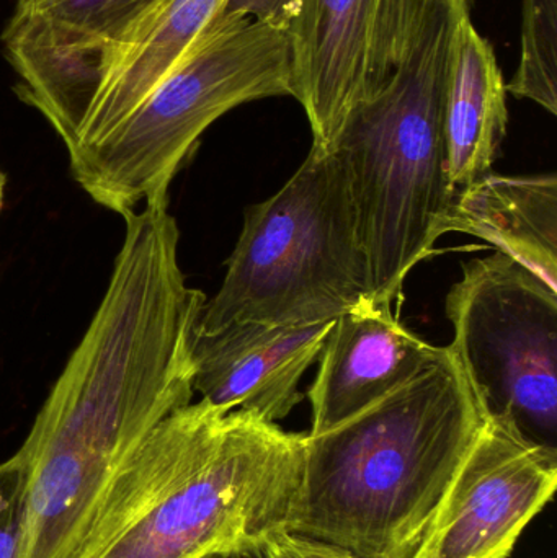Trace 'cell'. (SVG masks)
I'll list each match as a JSON object with an SVG mask.
<instances>
[{
	"mask_svg": "<svg viewBox=\"0 0 557 558\" xmlns=\"http://www.w3.org/2000/svg\"><path fill=\"white\" fill-rule=\"evenodd\" d=\"M198 558H274L265 543L239 544L228 549L215 550Z\"/></svg>",
	"mask_w": 557,
	"mask_h": 558,
	"instance_id": "ffe728a7",
	"label": "cell"
},
{
	"mask_svg": "<svg viewBox=\"0 0 557 558\" xmlns=\"http://www.w3.org/2000/svg\"><path fill=\"white\" fill-rule=\"evenodd\" d=\"M422 0H303L288 28L291 97L313 147L332 150L349 114L382 94Z\"/></svg>",
	"mask_w": 557,
	"mask_h": 558,
	"instance_id": "ba28073f",
	"label": "cell"
},
{
	"mask_svg": "<svg viewBox=\"0 0 557 558\" xmlns=\"http://www.w3.org/2000/svg\"><path fill=\"white\" fill-rule=\"evenodd\" d=\"M463 2L422 0L391 81L349 114L334 144L349 177L373 299L383 304L401 295L409 274L448 234L455 190L445 146V78Z\"/></svg>",
	"mask_w": 557,
	"mask_h": 558,
	"instance_id": "277c9868",
	"label": "cell"
},
{
	"mask_svg": "<svg viewBox=\"0 0 557 558\" xmlns=\"http://www.w3.org/2000/svg\"><path fill=\"white\" fill-rule=\"evenodd\" d=\"M447 232L483 239L557 292V177L487 173L455 192Z\"/></svg>",
	"mask_w": 557,
	"mask_h": 558,
	"instance_id": "9a60e30c",
	"label": "cell"
},
{
	"mask_svg": "<svg viewBox=\"0 0 557 558\" xmlns=\"http://www.w3.org/2000/svg\"><path fill=\"white\" fill-rule=\"evenodd\" d=\"M5 189H7V175L0 169V211L3 208V198H5Z\"/></svg>",
	"mask_w": 557,
	"mask_h": 558,
	"instance_id": "44dd1931",
	"label": "cell"
},
{
	"mask_svg": "<svg viewBox=\"0 0 557 558\" xmlns=\"http://www.w3.org/2000/svg\"><path fill=\"white\" fill-rule=\"evenodd\" d=\"M306 435L206 400L157 423L69 558H198L288 531Z\"/></svg>",
	"mask_w": 557,
	"mask_h": 558,
	"instance_id": "7a4b0ae2",
	"label": "cell"
},
{
	"mask_svg": "<svg viewBox=\"0 0 557 558\" xmlns=\"http://www.w3.org/2000/svg\"><path fill=\"white\" fill-rule=\"evenodd\" d=\"M164 0H19L2 33L20 100L77 143L111 49Z\"/></svg>",
	"mask_w": 557,
	"mask_h": 558,
	"instance_id": "9c48e42d",
	"label": "cell"
},
{
	"mask_svg": "<svg viewBox=\"0 0 557 558\" xmlns=\"http://www.w3.org/2000/svg\"><path fill=\"white\" fill-rule=\"evenodd\" d=\"M461 270L445 311L474 393L487 416L557 448V292L497 251Z\"/></svg>",
	"mask_w": 557,
	"mask_h": 558,
	"instance_id": "52a82bcc",
	"label": "cell"
},
{
	"mask_svg": "<svg viewBox=\"0 0 557 558\" xmlns=\"http://www.w3.org/2000/svg\"><path fill=\"white\" fill-rule=\"evenodd\" d=\"M303 0H228L226 10L239 15L252 16L271 28L288 32L300 15Z\"/></svg>",
	"mask_w": 557,
	"mask_h": 558,
	"instance_id": "d6986e66",
	"label": "cell"
},
{
	"mask_svg": "<svg viewBox=\"0 0 557 558\" xmlns=\"http://www.w3.org/2000/svg\"><path fill=\"white\" fill-rule=\"evenodd\" d=\"M391 305L370 295L334 320L307 390L310 435L329 432L375 405L421 373L440 350L409 330Z\"/></svg>",
	"mask_w": 557,
	"mask_h": 558,
	"instance_id": "7c38bea8",
	"label": "cell"
},
{
	"mask_svg": "<svg viewBox=\"0 0 557 558\" xmlns=\"http://www.w3.org/2000/svg\"><path fill=\"white\" fill-rule=\"evenodd\" d=\"M332 325L235 322L213 333L196 330L193 392L222 412L247 410L280 422L303 399L301 380Z\"/></svg>",
	"mask_w": 557,
	"mask_h": 558,
	"instance_id": "8fae6325",
	"label": "cell"
},
{
	"mask_svg": "<svg viewBox=\"0 0 557 558\" xmlns=\"http://www.w3.org/2000/svg\"><path fill=\"white\" fill-rule=\"evenodd\" d=\"M486 420L457 354L440 347L375 405L306 435L288 531L363 558H412Z\"/></svg>",
	"mask_w": 557,
	"mask_h": 558,
	"instance_id": "3957f363",
	"label": "cell"
},
{
	"mask_svg": "<svg viewBox=\"0 0 557 558\" xmlns=\"http://www.w3.org/2000/svg\"><path fill=\"white\" fill-rule=\"evenodd\" d=\"M23 485L25 474L19 456L0 462V558H19Z\"/></svg>",
	"mask_w": 557,
	"mask_h": 558,
	"instance_id": "e0dca14e",
	"label": "cell"
},
{
	"mask_svg": "<svg viewBox=\"0 0 557 558\" xmlns=\"http://www.w3.org/2000/svg\"><path fill=\"white\" fill-rule=\"evenodd\" d=\"M556 488L557 448L487 416L412 558H509Z\"/></svg>",
	"mask_w": 557,
	"mask_h": 558,
	"instance_id": "30bf717a",
	"label": "cell"
},
{
	"mask_svg": "<svg viewBox=\"0 0 557 558\" xmlns=\"http://www.w3.org/2000/svg\"><path fill=\"white\" fill-rule=\"evenodd\" d=\"M124 241L84 337L20 446L19 558H69L150 429L192 403L206 295L186 282L169 203L124 216Z\"/></svg>",
	"mask_w": 557,
	"mask_h": 558,
	"instance_id": "6da1fadb",
	"label": "cell"
},
{
	"mask_svg": "<svg viewBox=\"0 0 557 558\" xmlns=\"http://www.w3.org/2000/svg\"><path fill=\"white\" fill-rule=\"evenodd\" d=\"M506 88L557 114V0H523L522 56Z\"/></svg>",
	"mask_w": 557,
	"mask_h": 558,
	"instance_id": "2e32d148",
	"label": "cell"
},
{
	"mask_svg": "<svg viewBox=\"0 0 557 558\" xmlns=\"http://www.w3.org/2000/svg\"><path fill=\"white\" fill-rule=\"evenodd\" d=\"M228 0H164L111 49L75 150L104 140L172 71Z\"/></svg>",
	"mask_w": 557,
	"mask_h": 558,
	"instance_id": "5bb4252c",
	"label": "cell"
},
{
	"mask_svg": "<svg viewBox=\"0 0 557 558\" xmlns=\"http://www.w3.org/2000/svg\"><path fill=\"white\" fill-rule=\"evenodd\" d=\"M470 5L460 3L455 15L445 78V146L455 192L493 172L509 126L502 71L493 46L474 28Z\"/></svg>",
	"mask_w": 557,
	"mask_h": 558,
	"instance_id": "4fadbf2b",
	"label": "cell"
},
{
	"mask_svg": "<svg viewBox=\"0 0 557 558\" xmlns=\"http://www.w3.org/2000/svg\"><path fill=\"white\" fill-rule=\"evenodd\" d=\"M281 95H291L288 33L222 9L111 133L69 154L72 177L123 218L141 205L169 202L173 179L218 118Z\"/></svg>",
	"mask_w": 557,
	"mask_h": 558,
	"instance_id": "5b68a950",
	"label": "cell"
},
{
	"mask_svg": "<svg viewBox=\"0 0 557 558\" xmlns=\"http://www.w3.org/2000/svg\"><path fill=\"white\" fill-rule=\"evenodd\" d=\"M265 544L274 558H363L343 547L300 536L290 531L274 534Z\"/></svg>",
	"mask_w": 557,
	"mask_h": 558,
	"instance_id": "ac0fdd59",
	"label": "cell"
},
{
	"mask_svg": "<svg viewBox=\"0 0 557 558\" xmlns=\"http://www.w3.org/2000/svg\"><path fill=\"white\" fill-rule=\"evenodd\" d=\"M221 288L206 301L199 333L235 322L336 320L373 295L346 167L311 147L294 175L249 208Z\"/></svg>",
	"mask_w": 557,
	"mask_h": 558,
	"instance_id": "8992f818",
	"label": "cell"
}]
</instances>
